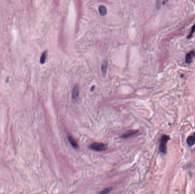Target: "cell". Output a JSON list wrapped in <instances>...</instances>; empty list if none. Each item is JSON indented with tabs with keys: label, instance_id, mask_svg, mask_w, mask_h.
Here are the masks:
<instances>
[{
	"label": "cell",
	"instance_id": "obj_1",
	"mask_svg": "<svg viewBox=\"0 0 195 194\" xmlns=\"http://www.w3.org/2000/svg\"><path fill=\"white\" fill-rule=\"evenodd\" d=\"M170 140V137L167 135H163L160 140L159 150L162 153L165 154L167 152V143Z\"/></svg>",
	"mask_w": 195,
	"mask_h": 194
},
{
	"label": "cell",
	"instance_id": "obj_2",
	"mask_svg": "<svg viewBox=\"0 0 195 194\" xmlns=\"http://www.w3.org/2000/svg\"><path fill=\"white\" fill-rule=\"evenodd\" d=\"M90 148L95 152H103L107 149V146L103 143L94 142L90 145Z\"/></svg>",
	"mask_w": 195,
	"mask_h": 194
},
{
	"label": "cell",
	"instance_id": "obj_3",
	"mask_svg": "<svg viewBox=\"0 0 195 194\" xmlns=\"http://www.w3.org/2000/svg\"><path fill=\"white\" fill-rule=\"evenodd\" d=\"M195 57V51H191L188 53H187L186 56V62L188 64L191 63L193 59H194Z\"/></svg>",
	"mask_w": 195,
	"mask_h": 194
},
{
	"label": "cell",
	"instance_id": "obj_4",
	"mask_svg": "<svg viewBox=\"0 0 195 194\" xmlns=\"http://www.w3.org/2000/svg\"><path fill=\"white\" fill-rule=\"evenodd\" d=\"M79 87L78 85H75L73 91H72V98L73 100H76L79 97Z\"/></svg>",
	"mask_w": 195,
	"mask_h": 194
},
{
	"label": "cell",
	"instance_id": "obj_5",
	"mask_svg": "<svg viewBox=\"0 0 195 194\" xmlns=\"http://www.w3.org/2000/svg\"><path fill=\"white\" fill-rule=\"evenodd\" d=\"M68 140L69 142L70 143L71 145L73 147L74 149H78L79 148L78 144L77 142L75 140V139L73 137H72L71 136H68Z\"/></svg>",
	"mask_w": 195,
	"mask_h": 194
},
{
	"label": "cell",
	"instance_id": "obj_6",
	"mask_svg": "<svg viewBox=\"0 0 195 194\" xmlns=\"http://www.w3.org/2000/svg\"><path fill=\"white\" fill-rule=\"evenodd\" d=\"M107 62L106 60H104L102 63L101 66V71H102V75L104 76L106 74L107 69Z\"/></svg>",
	"mask_w": 195,
	"mask_h": 194
},
{
	"label": "cell",
	"instance_id": "obj_7",
	"mask_svg": "<svg viewBox=\"0 0 195 194\" xmlns=\"http://www.w3.org/2000/svg\"><path fill=\"white\" fill-rule=\"evenodd\" d=\"M187 144L190 146H193L195 143V136L194 135H190L188 137L187 140Z\"/></svg>",
	"mask_w": 195,
	"mask_h": 194
},
{
	"label": "cell",
	"instance_id": "obj_8",
	"mask_svg": "<svg viewBox=\"0 0 195 194\" xmlns=\"http://www.w3.org/2000/svg\"><path fill=\"white\" fill-rule=\"evenodd\" d=\"M137 132V131H135V130H130L128 131L127 133H124L123 135L122 136V138H127L130 137H131L132 135H135L136 133Z\"/></svg>",
	"mask_w": 195,
	"mask_h": 194
},
{
	"label": "cell",
	"instance_id": "obj_9",
	"mask_svg": "<svg viewBox=\"0 0 195 194\" xmlns=\"http://www.w3.org/2000/svg\"><path fill=\"white\" fill-rule=\"evenodd\" d=\"M99 12L101 16H106L107 14V9L106 8V6L103 5L100 6L99 7Z\"/></svg>",
	"mask_w": 195,
	"mask_h": 194
},
{
	"label": "cell",
	"instance_id": "obj_10",
	"mask_svg": "<svg viewBox=\"0 0 195 194\" xmlns=\"http://www.w3.org/2000/svg\"><path fill=\"white\" fill-rule=\"evenodd\" d=\"M47 51H45L44 52H43L41 57V63L43 64L45 63L46 59V56H47Z\"/></svg>",
	"mask_w": 195,
	"mask_h": 194
},
{
	"label": "cell",
	"instance_id": "obj_11",
	"mask_svg": "<svg viewBox=\"0 0 195 194\" xmlns=\"http://www.w3.org/2000/svg\"><path fill=\"white\" fill-rule=\"evenodd\" d=\"M112 190V188L111 187H108V188H104L103 190H102V191L99 193L100 194H109L111 191Z\"/></svg>",
	"mask_w": 195,
	"mask_h": 194
},
{
	"label": "cell",
	"instance_id": "obj_12",
	"mask_svg": "<svg viewBox=\"0 0 195 194\" xmlns=\"http://www.w3.org/2000/svg\"><path fill=\"white\" fill-rule=\"evenodd\" d=\"M195 25L193 26V27H192V30H191V32H190V33H189V34L188 35V38H191V37H192V35H193V34H194V33H195Z\"/></svg>",
	"mask_w": 195,
	"mask_h": 194
},
{
	"label": "cell",
	"instance_id": "obj_13",
	"mask_svg": "<svg viewBox=\"0 0 195 194\" xmlns=\"http://www.w3.org/2000/svg\"><path fill=\"white\" fill-rule=\"evenodd\" d=\"M194 135H195V133H194Z\"/></svg>",
	"mask_w": 195,
	"mask_h": 194
}]
</instances>
